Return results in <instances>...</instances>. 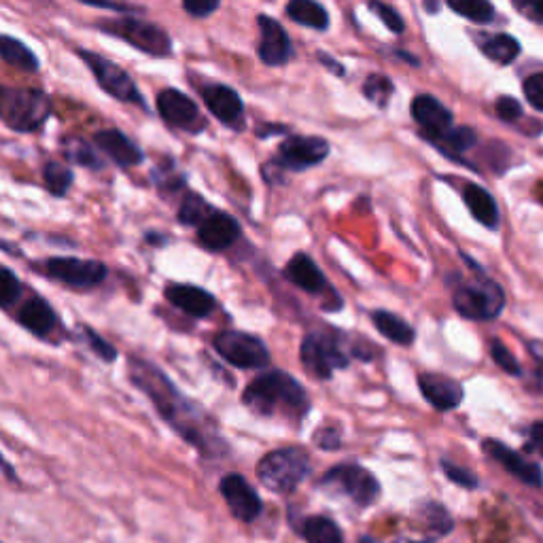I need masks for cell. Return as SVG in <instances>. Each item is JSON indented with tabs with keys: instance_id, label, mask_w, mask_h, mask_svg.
<instances>
[{
	"instance_id": "obj_9",
	"label": "cell",
	"mask_w": 543,
	"mask_h": 543,
	"mask_svg": "<svg viewBox=\"0 0 543 543\" xmlns=\"http://www.w3.org/2000/svg\"><path fill=\"white\" fill-rule=\"evenodd\" d=\"M217 355L238 370H264L270 365V348L259 336L240 329H223L213 338Z\"/></svg>"
},
{
	"instance_id": "obj_51",
	"label": "cell",
	"mask_w": 543,
	"mask_h": 543,
	"mask_svg": "<svg viewBox=\"0 0 543 543\" xmlns=\"http://www.w3.org/2000/svg\"><path fill=\"white\" fill-rule=\"evenodd\" d=\"M289 128L283 126V124H264V126H259L255 130V136L257 138H270V136H280V134H287Z\"/></svg>"
},
{
	"instance_id": "obj_7",
	"label": "cell",
	"mask_w": 543,
	"mask_h": 543,
	"mask_svg": "<svg viewBox=\"0 0 543 543\" xmlns=\"http://www.w3.org/2000/svg\"><path fill=\"white\" fill-rule=\"evenodd\" d=\"M452 304L469 321H493L505 308V293L490 278L461 280L452 293Z\"/></svg>"
},
{
	"instance_id": "obj_21",
	"label": "cell",
	"mask_w": 543,
	"mask_h": 543,
	"mask_svg": "<svg viewBox=\"0 0 543 543\" xmlns=\"http://www.w3.org/2000/svg\"><path fill=\"white\" fill-rule=\"evenodd\" d=\"M482 448H484V452L488 454L490 459H495L501 467H505L520 482L535 486V488L543 486V474H541L539 465H535V463H531L527 459H522L520 454L514 452L512 448H507L499 440H484Z\"/></svg>"
},
{
	"instance_id": "obj_55",
	"label": "cell",
	"mask_w": 543,
	"mask_h": 543,
	"mask_svg": "<svg viewBox=\"0 0 543 543\" xmlns=\"http://www.w3.org/2000/svg\"><path fill=\"white\" fill-rule=\"evenodd\" d=\"M359 543H380V541H376L374 537H367V535H365V537L359 539Z\"/></svg>"
},
{
	"instance_id": "obj_37",
	"label": "cell",
	"mask_w": 543,
	"mask_h": 543,
	"mask_svg": "<svg viewBox=\"0 0 543 543\" xmlns=\"http://www.w3.org/2000/svg\"><path fill=\"white\" fill-rule=\"evenodd\" d=\"M420 518L427 524V529L437 535H446L452 531V518L446 512V507L440 503H427L423 510H420Z\"/></svg>"
},
{
	"instance_id": "obj_25",
	"label": "cell",
	"mask_w": 543,
	"mask_h": 543,
	"mask_svg": "<svg viewBox=\"0 0 543 543\" xmlns=\"http://www.w3.org/2000/svg\"><path fill=\"white\" fill-rule=\"evenodd\" d=\"M463 202L478 223L488 227V230H497L499 227V206H497L495 198L490 196L482 185L467 183L463 187Z\"/></svg>"
},
{
	"instance_id": "obj_33",
	"label": "cell",
	"mask_w": 543,
	"mask_h": 543,
	"mask_svg": "<svg viewBox=\"0 0 543 543\" xmlns=\"http://www.w3.org/2000/svg\"><path fill=\"white\" fill-rule=\"evenodd\" d=\"M213 213H215V208L210 206L200 194L189 191V194L183 196L181 200L177 221L185 227H200Z\"/></svg>"
},
{
	"instance_id": "obj_8",
	"label": "cell",
	"mask_w": 543,
	"mask_h": 543,
	"mask_svg": "<svg viewBox=\"0 0 543 543\" xmlns=\"http://www.w3.org/2000/svg\"><path fill=\"white\" fill-rule=\"evenodd\" d=\"M96 28L104 34H111L121 41H126L134 49L143 51L153 58H166L172 51L170 34L153 22L138 20V17H119V20H100Z\"/></svg>"
},
{
	"instance_id": "obj_54",
	"label": "cell",
	"mask_w": 543,
	"mask_h": 543,
	"mask_svg": "<svg viewBox=\"0 0 543 543\" xmlns=\"http://www.w3.org/2000/svg\"><path fill=\"white\" fill-rule=\"evenodd\" d=\"M395 56H399V58H404L406 62H410V64H414V66H418V62H416V58H412V56H408V54H404V51H395Z\"/></svg>"
},
{
	"instance_id": "obj_12",
	"label": "cell",
	"mask_w": 543,
	"mask_h": 543,
	"mask_svg": "<svg viewBox=\"0 0 543 543\" xmlns=\"http://www.w3.org/2000/svg\"><path fill=\"white\" fill-rule=\"evenodd\" d=\"M43 270L49 278L73 289H94L109 274L102 261L79 257H49L43 264Z\"/></svg>"
},
{
	"instance_id": "obj_35",
	"label": "cell",
	"mask_w": 543,
	"mask_h": 543,
	"mask_svg": "<svg viewBox=\"0 0 543 543\" xmlns=\"http://www.w3.org/2000/svg\"><path fill=\"white\" fill-rule=\"evenodd\" d=\"M391 94H393V83L384 75H370L363 83V96L370 102H374L380 109L387 107Z\"/></svg>"
},
{
	"instance_id": "obj_11",
	"label": "cell",
	"mask_w": 543,
	"mask_h": 543,
	"mask_svg": "<svg viewBox=\"0 0 543 543\" xmlns=\"http://www.w3.org/2000/svg\"><path fill=\"white\" fill-rule=\"evenodd\" d=\"M331 147L321 136H289L278 145L276 157L268 162L278 172H302L327 160Z\"/></svg>"
},
{
	"instance_id": "obj_41",
	"label": "cell",
	"mask_w": 543,
	"mask_h": 543,
	"mask_svg": "<svg viewBox=\"0 0 543 543\" xmlns=\"http://www.w3.org/2000/svg\"><path fill=\"white\" fill-rule=\"evenodd\" d=\"M490 357H493V361L501 367L505 374H510V376L522 374V367H520L518 359L510 353V348H507L501 340L490 342Z\"/></svg>"
},
{
	"instance_id": "obj_30",
	"label": "cell",
	"mask_w": 543,
	"mask_h": 543,
	"mask_svg": "<svg viewBox=\"0 0 543 543\" xmlns=\"http://www.w3.org/2000/svg\"><path fill=\"white\" fill-rule=\"evenodd\" d=\"M372 323L384 338L399 344V346H410L416 338L412 325H408L404 319H399L397 314H393L389 310L372 312Z\"/></svg>"
},
{
	"instance_id": "obj_49",
	"label": "cell",
	"mask_w": 543,
	"mask_h": 543,
	"mask_svg": "<svg viewBox=\"0 0 543 543\" xmlns=\"http://www.w3.org/2000/svg\"><path fill=\"white\" fill-rule=\"evenodd\" d=\"M79 3H83V5H90V7H98V9H111V11H117V13H130V11H140L138 7L121 5V3H115V0H79Z\"/></svg>"
},
{
	"instance_id": "obj_14",
	"label": "cell",
	"mask_w": 543,
	"mask_h": 543,
	"mask_svg": "<svg viewBox=\"0 0 543 543\" xmlns=\"http://www.w3.org/2000/svg\"><path fill=\"white\" fill-rule=\"evenodd\" d=\"M219 493L227 505V510H230V514L242 524H253L261 514H264V499L259 497L251 482L244 476L236 474V471L221 478Z\"/></svg>"
},
{
	"instance_id": "obj_47",
	"label": "cell",
	"mask_w": 543,
	"mask_h": 543,
	"mask_svg": "<svg viewBox=\"0 0 543 543\" xmlns=\"http://www.w3.org/2000/svg\"><path fill=\"white\" fill-rule=\"evenodd\" d=\"M221 5V0H183V9L191 15V17H208L213 15Z\"/></svg>"
},
{
	"instance_id": "obj_39",
	"label": "cell",
	"mask_w": 543,
	"mask_h": 543,
	"mask_svg": "<svg viewBox=\"0 0 543 543\" xmlns=\"http://www.w3.org/2000/svg\"><path fill=\"white\" fill-rule=\"evenodd\" d=\"M24 287L17 274L5 266H0V308H9L20 300Z\"/></svg>"
},
{
	"instance_id": "obj_52",
	"label": "cell",
	"mask_w": 543,
	"mask_h": 543,
	"mask_svg": "<svg viewBox=\"0 0 543 543\" xmlns=\"http://www.w3.org/2000/svg\"><path fill=\"white\" fill-rule=\"evenodd\" d=\"M317 58H319V62H321L323 66H327L329 70H334V73H336L338 77L344 75V66H342L340 62H336V58H331L329 54H325V51H319Z\"/></svg>"
},
{
	"instance_id": "obj_20",
	"label": "cell",
	"mask_w": 543,
	"mask_h": 543,
	"mask_svg": "<svg viewBox=\"0 0 543 543\" xmlns=\"http://www.w3.org/2000/svg\"><path fill=\"white\" fill-rule=\"evenodd\" d=\"M94 145L104 155H109L119 168H134L145 162V151L140 149L130 136L115 128L98 130L94 134Z\"/></svg>"
},
{
	"instance_id": "obj_53",
	"label": "cell",
	"mask_w": 543,
	"mask_h": 543,
	"mask_svg": "<svg viewBox=\"0 0 543 543\" xmlns=\"http://www.w3.org/2000/svg\"><path fill=\"white\" fill-rule=\"evenodd\" d=\"M145 240L151 242V244H155V247H162V244H164L168 238L162 236V234H157V232H149V234L145 236Z\"/></svg>"
},
{
	"instance_id": "obj_44",
	"label": "cell",
	"mask_w": 543,
	"mask_h": 543,
	"mask_svg": "<svg viewBox=\"0 0 543 543\" xmlns=\"http://www.w3.org/2000/svg\"><path fill=\"white\" fill-rule=\"evenodd\" d=\"M522 92L533 109L543 111V73L531 75L527 81H524Z\"/></svg>"
},
{
	"instance_id": "obj_27",
	"label": "cell",
	"mask_w": 543,
	"mask_h": 543,
	"mask_svg": "<svg viewBox=\"0 0 543 543\" xmlns=\"http://www.w3.org/2000/svg\"><path fill=\"white\" fill-rule=\"evenodd\" d=\"M0 58L7 64L24 70V73H37L41 68L37 54H34L26 43L15 37H9V34H0Z\"/></svg>"
},
{
	"instance_id": "obj_48",
	"label": "cell",
	"mask_w": 543,
	"mask_h": 543,
	"mask_svg": "<svg viewBox=\"0 0 543 543\" xmlns=\"http://www.w3.org/2000/svg\"><path fill=\"white\" fill-rule=\"evenodd\" d=\"M512 3L520 15L543 24V0H512Z\"/></svg>"
},
{
	"instance_id": "obj_57",
	"label": "cell",
	"mask_w": 543,
	"mask_h": 543,
	"mask_svg": "<svg viewBox=\"0 0 543 543\" xmlns=\"http://www.w3.org/2000/svg\"><path fill=\"white\" fill-rule=\"evenodd\" d=\"M0 543H3V541H0Z\"/></svg>"
},
{
	"instance_id": "obj_28",
	"label": "cell",
	"mask_w": 543,
	"mask_h": 543,
	"mask_svg": "<svg viewBox=\"0 0 543 543\" xmlns=\"http://www.w3.org/2000/svg\"><path fill=\"white\" fill-rule=\"evenodd\" d=\"M62 153L66 162L77 164L87 170H102L104 166H107L98 155L96 145L87 143V140L81 136H66L62 140Z\"/></svg>"
},
{
	"instance_id": "obj_46",
	"label": "cell",
	"mask_w": 543,
	"mask_h": 543,
	"mask_svg": "<svg viewBox=\"0 0 543 543\" xmlns=\"http://www.w3.org/2000/svg\"><path fill=\"white\" fill-rule=\"evenodd\" d=\"M495 113H497L499 119H503V121H507V124H510V121H516V119L522 117V107H520V102L516 98L501 96L495 102Z\"/></svg>"
},
{
	"instance_id": "obj_3",
	"label": "cell",
	"mask_w": 543,
	"mask_h": 543,
	"mask_svg": "<svg viewBox=\"0 0 543 543\" xmlns=\"http://www.w3.org/2000/svg\"><path fill=\"white\" fill-rule=\"evenodd\" d=\"M257 480L274 495H291L312 476L310 454L300 446L270 450L255 467Z\"/></svg>"
},
{
	"instance_id": "obj_42",
	"label": "cell",
	"mask_w": 543,
	"mask_h": 543,
	"mask_svg": "<svg viewBox=\"0 0 543 543\" xmlns=\"http://www.w3.org/2000/svg\"><path fill=\"white\" fill-rule=\"evenodd\" d=\"M367 7H370V11H372L374 15L380 17L382 24L387 26L391 32H395V34L404 32V26H406V24H404V17H401L391 5L382 3V0H370V3H367Z\"/></svg>"
},
{
	"instance_id": "obj_43",
	"label": "cell",
	"mask_w": 543,
	"mask_h": 543,
	"mask_svg": "<svg viewBox=\"0 0 543 543\" xmlns=\"http://www.w3.org/2000/svg\"><path fill=\"white\" fill-rule=\"evenodd\" d=\"M312 440L321 450H338L342 446V429L336 425H323L314 431Z\"/></svg>"
},
{
	"instance_id": "obj_17",
	"label": "cell",
	"mask_w": 543,
	"mask_h": 543,
	"mask_svg": "<svg viewBox=\"0 0 543 543\" xmlns=\"http://www.w3.org/2000/svg\"><path fill=\"white\" fill-rule=\"evenodd\" d=\"M412 117L416 124L423 130V134L433 140V143H440V140L452 130L454 117L452 113L444 107V104L429 96H416L412 102Z\"/></svg>"
},
{
	"instance_id": "obj_31",
	"label": "cell",
	"mask_w": 543,
	"mask_h": 543,
	"mask_svg": "<svg viewBox=\"0 0 543 543\" xmlns=\"http://www.w3.org/2000/svg\"><path fill=\"white\" fill-rule=\"evenodd\" d=\"M297 533L306 543H344L342 529L327 516H308L297 527Z\"/></svg>"
},
{
	"instance_id": "obj_18",
	"label": "cell",
	"mask_w": 543,
	"mask_h": 543,
	"mask_svg": "<svg viewBox=\"0 0 543 543\" xmlns=\"http://www.w3.org/2000/svg\"><path fill=\"white\" fill-rule=\"evenodd\" d=\"M206 109L225 126H238L244 117V102L230 85L210 83L202 90Z\"/></svg>"
},
{
	"instance_id": "obj_22",
	"label": "cell",
	"mask_w": 543,
	"mask_h": 543,
	"mask_svg": "<svg viewBox=\"0 0 543 543\" xmlns=\"http://www.w3.org/2000/svg\"><path fill=\"white\" fill-rule=\"evenodd\" d=\"M418 389L435 410H454L463 401V387L448 376L442 374H420Z\"/></svg>"
},
{
	"instance_id": "obj_38",
	"label": "cell",
	"mask_w": 543,
	"mask_h": 543,
	"mask_svg": "<svg viewBox=\"0 0 543 543\" xmlns=\"http://www.w3.org/2000/svg\"><path fill=\"white\" fill-rule=\"evenodd\" d=\"M440 143H444V147H446L444 153L448 149H452L454 153H463V151H469L471 147H474L478 143V134L474 130H471V128H467V126H459V128H452L440 140ZM454 153H452V160H457V155H454Z\"/></svg>"
},
{
	"instance_id": "obj_24",
	"label": "cell",
	"mask_w": 543,
	"mask_h": 543,
	"mask_svg": "<svg viewBox=\"0 0 543 543\" xmlns=\"http://www.w3.org/2000/svg\"><path fill=\"white\" fill-rule=\"evenodd\" d=\"M285 276L291 285L310 295H321L329 287L323 270L306 253H295L289 259V264L285 266Z\"/></svg>"
},
{
	"instance_id": "obj_2",
	"label": "cell",
	"mask_w": 543,
	"mask_h": 543,
	"mask_svg": "<svg viewBox=\"0 0 543 543\" xmlns=\"http://www.w3.org/2000/svg\"><path fill=\"white\" fill-rule=\"evenodd\" d=\"M242 406L259 418H283L300 425L310 412L304 384L285 370H268L255 376L242 391Z\"/></svg>"
},
{
	"instance_id": "obj_45",
	"label": "cell",
	"mask_w": 543,
	"mask_h": 543,
	"mask_svg": "<svg viewBox=\"0 0 543 543\" xmlns=\"http://www.w3.org/2000/svg\"><path fill=\"white\" fill-rule=\"evenodd\" d=\"M442 469H444V474L448 476V480L454 482V484H459L463 488H476L478 486V478L471 474L469 469H463L459 465H452L450 461H442Z\"/></svg>"
},
{
	"instance_id": "obj_4",
	"label": "cell",
	"mask_w": 543,
	"mask_h": 543,
	"mask_svg": "<svg viewBox=\"0 0 543 543\" xmlns=\"http://www.w3.org/2000/svg\"><path fill=\"white\" fill-rule=\"evenodd\" d=\"M54 111L51 98L37 87L0 85V121L20 134L39 132Z\"/></svg>"
},
{
	"instance_id": "obj_5",
	"label": "cell",
	"mask_w": 543,
	"mask_h": 543,
	"mask_svg": "<svg viewBox=\"0 0 543 543\" xmlns=\"http://www.w3.org/2000/svg\"><path fill=\"white\" fill-rule=\"evenodd\" d=\"M350 355L338 331H310L300 346L304 370L317 380H329L334 372L348 367Z\"/></svg>"
},
{
	"instance_id": "obj_23",
	"label": "cell",
	"mask_w": 543,
	"mask_h": 543,
	"mask_svg": "<svg viewBox=\"0 0 543 543\" xmlns=\"http://www.w3.org/2000/svg\"><path fill=\"white\" fill-rule=\"evenodd\" d=\"M17 323H20L26 331H30L32 336L47 338L51 331L58 327L60 319H58V312L54 310V306H51L47 300H43V297L34 295L20 308V314H17Z\"/></svg>"
},
{
	"instance_id": "obj_15",
	"label": "cell",
	"mask_w": 543,
	"mask_h": 543,
	"mask_svg": "<svg viewBox=\"0 0 543 543\" xmlns=\"http://www.w3.org/2000/svg\"><path fill=\"white\" fill-rule=\"evenodd\" d=\"M257 26H259V45H257V56L261 64L266 66H285L293 56V45L287 30L280 26L278 20L270 15H257Z\"/></svg>"
},
{
	"instance_id": "obj_29",
	"label": "cell",
	"mask_w": 543,
	"mask_h": 543,
	"mask_svg": "<svg viewBox=\"0 0 543 543\" xmlns=\"http://www.w3.org/2000/svg\"><path fill=\"white\" fill-rule=\"evenodd\" d=\"M478 45L482 49V54L488 58V60H493L497 64H512L518 56H520V43L510 37V34H486V37H478Z\"/></svg>"
},
{
	"instance_id": "obj_50",
	"label": "cell",
	"mask_w": 543,
	"mask_h": 543,
	"mask_svg": "<svg viewBox=\"0 0 543 543\" xmlns=\"http://www.w3.org/2000/svg\"><path fill=\"white\" fill-rule=\"evenodd\" d=\"M529 437H531L529 450L537 452L543 457V420H537V423H533V427L529 431Z\"/></svg>"
},
{
	"instance_id": "obj_32",
	"label": "cell",
	"mask_w": 543,
	"mask_h": 543,
	"mask_svg": "<svg viewBox=\"0 0 543 543\" xmlns=\"http://www.w3.org/2000/svg\"><path fill=\"white\" fill-rule=\"evenodd\" d=\"M43 183L51 196L64 198L68 194V189L75 183V172L68 164L64 162H45L43 166Z\"/></svg>"
},
{
	"instance_id": "obj_26",
	"label": "cell",
	"mask_w": 543,
	"mask_h": 543,
	"mask_svg": "<svg viewBox=\"0 0 543 543\" xmlns=\"http://www.w3.org/2000/svg\"><path fill=\"white\" fill-rule=\"evenodd\" d=\"M287 15H289V20H293L295 24H300L304 28L321 30V32L329 28V13L321 3H317V0H289Z\"/></svg>"
},
{
	"instance_id": "obj_16",
	"label": "cell",
	"mask_w": 543,
	"mask_h": 543,
	"mask_svg": "<svg viewBox=\"0 0 543 543\" xmlns=\"http://www.w3.org/2000/svg\"><path fill=\"white\" fill-rule=\"evenodd\" d=\"M242 236V227L236 217L221 213V210H215L200 227H198V244L204 251L210 253H223L227 249H232L234 244Z\"/></svg>"
},
{
	"instance_id": "obj_56",
	"label": "cell",
	"mask_w": 543,
	"mask_h": 543,
	"mask_svg": "<svg viewBox=\"0 0 543 543\" xmlns=\"http://www.w3.org/2000/svg\"><path fill=\"white\" fill-rule=\"evenodd\" d=\"M399 543H429V541H399Z\"/></svg>"
},
{
	"instance_id": "obj_13",
	"label": "cell",
	"mask_w": 543,
	"mask_h": 543,
	"mask_svg": "<svg viewBox=\"0 0 543 543\" xmlns=\"http://www.w3.org/2000/svg\"><path fill=\"white\" fill-rule=\"evenodd\" d=\"M157 113L166 121L168 126L189 132V134H200L206 128V117L202 115L196 100H191L181 90H174V87H166L155 98Z\"/></svg>"
},
{
	"instance_id": "obj_19",
	"label": "cell",
	"mask_w": 543,
	"mask_h": 543,
	"mask_svg": "<svg viewBox=\"0 0 543 543\" xmlns=\"http://www.w3.org/2000/svg\"><path fill=\"white\" fill-rule=\"evenodd\" d=\"M164 295L174 308L185 312L187 317H194V319H206L217 308L215 295L202 287H196V285L172 283L164 289Z\"/></svg>"
},
{
	"instance_id": "obj_36",
	"label": "cell",
	"mask_w": 543,
	"mask_h": 543,
	"mask_svg": "<svg viewBox=\"0 0 543 543\" xmlns=\"http://www.w3.org/2000/svg\"><path fill=\"white\" fill-rule=\"evenodd\" d=\"M81 336H83L87 348H90L92 353H94L100 361H104V363H113V361H117V357H119L117 348H115L109 340H104L96 329L87 327V325H81Z\"/></svg>"
},
{
	"instance_id": "obj_10",
	"label": "cell",
	"mask_w": 543,
	"mask_h": 543,
	"mask_svg": "<svg viewBox=\"0 0 543 543\" xmlns=\"http://www.w3.org/2000/svg\"><path fill=\"white\" fill-rule=\"evenodd\" d=\"M77 54L85 62V66L92 70L96 83L111 98H115L119 102L136 104L138 109L147 111V100H145L143 94H140L138 85L134 83V79L130 77L128 70H124L119 64H115L113 60H107L104 56H100V54H96V51H90V49H79Z\"/></svg>"
},
{
	"instance_id": "obj_1",
	"label": "cell",
	"mask_w": 543,
	"mask_h": 543,
	"mask_svg": "<svg viewBox=\"0 0 543 543\" xmlns=\"http://www.w3.org/2000/svg\"><path fill=\"white\" fill-rule=\"evenodd\" d=\"M128 378L151 401L164 423H168V427L194 448L202 459L221 461L230 454V444L221 433L217 418L204 410L198 401L189 399L162 367L147 359L130 357Z\"/></svg>"
},
{
	"instance_id": "obj_6",
	"label": "cell",
	"mask_w": 543,
	"mask_h": 543,
	"mask_svg": "<svg viewBox=\"0 0 543 543\" xmlns=\"http://www.w3.org/2000/svg\"><path fill=\"white\" fill-rule=\"evenodd\" d=\"M317 488L331 497H344L357 507H370L380 497V482L370 469L355 463H344L327 469Z\"/></svg>"
},
{
	"instance_id": "obj_40",
	"label": "cell",
	"mask_w": 543,
	"mask_h": 543,
	"mask_svg": "<svg viewBox=\"0 0 543 543\" xmlns=\"http://www.w3.org/2000/svg\"><path fill=\"white\" fill-rule=\"evenodd\" d=\"M153 183L160 189V194H177V191L187 187V181L181 172L172 170V164H168V168L160 166L157 170H153Z\"/></svg>"
},
{
	"instance_id": "obj_34",
	"label": "cell",
	"mask_w": 543,
	"mask_h": 543,
	"mask_svg": "<svg viewBox=\"0 0 543 543\" xmlns=\"http://www.w3.org/2000/svg\"><path fill=\"white\" fill-rule=\"evenodd\" d=\"M448 7L476 24H490L495 17V7L488 0H446Z\"/></svg>"
}]
</instances>
